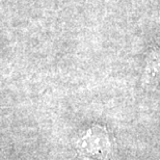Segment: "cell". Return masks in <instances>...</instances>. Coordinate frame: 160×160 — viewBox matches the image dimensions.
<instances>
[{
	"label": "cell",
	"mask_w": 160,
	"mask_h": 160,
	"mask_svg": "<svg viewBox=\"0 0 160 160\" xmlns=\"http://www.w3.org/2000/svg\"><path fill=\"white\" fill-rule=\"evenodd\" d=\"M79 153L94 160H114V140L106 127L96 124L76 142Z\"/></svg>",
	"instance_id": "1"
}]
</instances>
